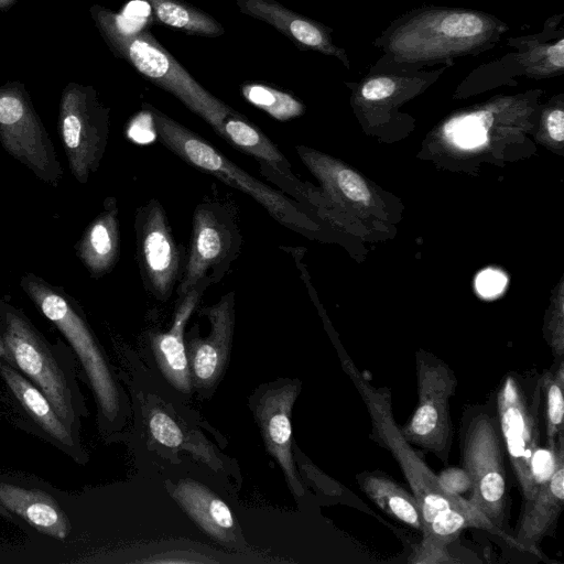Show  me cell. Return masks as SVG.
Returning a JSON list of instances; mask_svg holds the SVG:
<instances>
[{"label": "cell", "instance_id": "23", "mask_svg": "<svg viewBox=\"0 0 564 564\" xmlns=\"http://www.w3.org/2000/svg\"><path fill=\"white\" fill-rule=\"evenodd\" d=\"M356 480L366 496L383 512L423 533L422 511L412 492L380 470L359 473Z\"/></svg>", "mask_w": 564, "mask_h": 564}, {"label": "cell", "instance_id": "28", "mask_svg": "<svg viewBox=\"0 0 564 564\" xmlns=\"http://www.w3.org/2000/svg\"><path fill=\"white\" fill-rule=\"evenodd\" d=\"M494 117L489 110H479L455 118L445 127V132L458 145L473 148L484 143Z\"/></svg>", "mask_w": 564, "mask_h": 564}, {"label": "cell", "instance_id": "24", "mask_svg": "<svg viewBox=\"0 0 564 564\" xmlns=\"http://www.w3.org/2000/svg\"><path fill=\"white\" fill-rule=\"evenodd\" d=\"M174 496L188 514L218 540H227L235 524L229 507L206 487L192 480L181 481Z\"/></svg>", "mask_w": 564, "mask_h": 564}, {"label": "cell", "instance_id": "2", "mask_svg": "<svg viewBox=\"0 0 564 564\" xmlns=\"http://www.w3.org/2000/svg\"><path fill=\"white\" fill-rule=\"evenodd\" d=\"M506 30L500 20L479 11L429 8L395 20L376 45L386 53L381 61L403 69L478 54L495 45Z\"/></svg>", "mask_w": 564, "mask_h": 564}, {"label": "cell", "instance_id": "15", "mask_svg": "<svg viewBox=\"0 0 564 564\" xmlns=\"http://www.w3.org/2000/svg\"><path fill=\"white\" fill-rule=\"evenodd\" d=\"M0 377L13 400L44 438L77 463H85L87 457L79 435L65 424L44 393L2 358Z\"/></svg>", "mask_w": 564, "mask_h": 564}, {"label": "cell", "instance_id": "5", "mask_svg": "<svg viewBox=\"0 0 564 564\" xmlns=\"http://www.w3.org/2000/svg\"><path fill=\"white\" fill-rule=\"evenodd\" d=\"M19 284L37 310L62 333L78 358L102 423H116L122 410L121 395L78 302L63 288L31 272L25 273Z\"/></svg>", "mask_w": 564, "mask_h": 564}, {"label": "cell", "instance_id": "4", "mask_svg": "<svg viewBox=\"0 0 564 564\" xmlns=\"http://www.w3.org/2000/svg\"><path fill=\"white\" fill-rule=\"evenodd\" d=\"M90 14L115 55L223 135L224 120L232 108L204 88L150 32L127 28L120 15L100 6H93Z\"/></svg>", "mask_w": 564, "mask_h": 564}, {"label": "cell", "instance_id": "16", "mask_svg": "<svg viewBox=\"0 0 564 564\" xmlns=\"http://www.w3.org/2000/svg\"><path fill=\"white\" fill-rule=\"evenodd\" d=\"M235 292L230 291L214 305L202 308L200 313L210 322V334L188 340L192 372L200 386L215 382L224 368L235 324Z\"/></svg>", "mask_w": 564, "mask_h": 564}, {"label": "cell", "instance_id": "35", "mask_svg": "<svg viewBox=\"0 0 564 564\" xmlns=\"http://www.w3.org/2000/svg\"><path fill=\"white\" fill-rule=\"evenodd\" d=\"M546 129L550 137L557 142L564 139V111L562 109L552 110L546 117Z\"/></svg>", "mask_w": 564, "mask_h": 564}, {"label": "cell", "instance_id": "3", "mask_svg": "<svg viewBox=\"0 0 564 564\" xmlns=\"http://www.w3.org/2000/svg\"><path fill=\"white\" fill-rule=\"evenodd\" d=\"M0 358L37 387L65 424L79 435L87 408L76 380L74 355L63 343L52 344L22 310L3 300Z\"/></svg>", "mask_w": 564, "mask_h": 564}, {"label": "cell", "instance_id": "9", "mask_svg": "<svg viewBox=\"0 0 564 564\" xmlns=\"http://www.w3.org/2000/svg\"><path fill=\"white\" fill-rule=\"evenodd\" d=\"M417 404L412 415L399 426L403 438L434 454L447 465L453 423L449 400L457 388V378L451 367L432 354L420 350L415 355Z\"/></svg>", "mask_w": 564, "mask_h": 564}, {"label": "cell", "instance_id": "10", "mask_svg": "<svg viewBox=\"0 0 564 564\" xmlns=\"http://www.w3.org/2000/svg\"><path fill=\"white\" fill-rule=\"evenodd\" d=\"M110 109L93 86L68 83L61 95L57 130L72 175L86 184L104 158Z\"/></svg>", "mask_w": 564, "mask_h": 564}, {"label": "cell", "instance_id": "17", "mask_svg": "<svg viewBox=\"0 0 564 564\" xmlns=\"http://www.w3.org/2000/svg\"><path fill=\"white\" fill-rule=\"evenodd\" d=\"M236 4L242 13L272 25L297 46L335 56L349 67L345 51L333 43L330 31L317 21L275 0H236Z\"/></svg>", "mask_w": 564, "mask_h": 564}, {"label": "cell", "instance_id": "27", "mask_svg": "<svg viewBox=\"0 0 564 564\" xmlns=\"http://www.w3.org/2000/svg\"><path fill=\"white\" fill-rule=\"evenodd\" d=\"M241 95L250 104L280 121L299 117L305 110L304 105L293 95L263 84H245L241 86Z\"/></svg>", "mask_w": 564, "mask_h": 564}, {"label": "cell", "instance_id": "36", "mask_svg": "<svg viewBox=\"0 0 564 564\" xmlns=\"http://www.w3.org/2000/svg\"><path fill=\"white\" fill-rule=\"evenodd\" d=\"M19 0H0V10L7 11L11 9Z\"/></svg>", "mask_w": 564, "mask_h": 564}, {"label": "cell", "instance_id": "18", "mask_svg": "<svg viewBox=\"0 0 564 564\" xmlns=\"http://www.w3.org/2000/svg\"><path fill=\"white\" fill-rule=\"evenodd\" d=\"M297 390L295 383L268 390L257 405V416L269 451L284 469L289 484L302 492L291 454V410Z\"/></svg>", "mask_w": 564, "mask_h": 564}, {"label": "cell", "instance_id": "29", "mask_svg": "<svg viewBox=\"0 0 564 564\" xmlns=\"http://www.w3.org/2000/svg\"><path fill=\"white\" fill-rule=\"evenodd\" d=\"M149 429L154 440L170 448L178 447L183 433L177 423L164 411L154 409L149 416Z\"/></svg>", "mask_w": 564, "mask_h": 564}, {"label": "cell", "instance_id": "8", "mask_svg": "<svg viewBox=\"0 0 564 564\" xmlns=\"http://www.w3.org/2000/svg\"><path fill=\"white\" fill-rule=\"evenodd\" d=\"M495 409L505 447L523 503L535 496L540 479L534 457L541 444V387L538 379L516 372L503 377L495 394Z\"/></svg>", "mask_w": 564, "mask_h": 564}, {"label": "cell", "instance_id": "20", "mask_svg": "<svg viewBox=\"0 0 564 564\" xmlns=\"http://www.w3.org/2000/svg\"><path fill=\"white\" fill-rule=\"evenodd\" d=\"M210 284L208 279H203L178 300L172 327L169 332L154 335L152 339L154 355L162 371L182 391H187L191 388L184 328L202 295Z\"/></svg>", "mask_w": 564, "mask_h": 564}, {"label": "cell", "instance_id": "14", "mask_svg": "<svg viewBox=\"0 0 564 564\" xmlns=\"http://www.w3.org/2000/svg\"><path fill=\"white\" fill-rule=\"evenodd\" d=\"M551 473L540 480L532 500L522 503L512 536L518 550L541 556L540 542L551 534L564 505V438L553 449Z\"/></svg>", "mask_w": 564, "mask_h": 564}, {"label": "cell", "instance_id": "33", "mask_svg": "<svg viewBox=\"0 0 564 564\" xmlns=\"http://www.w3.org/2000/svg\"><path fill=\"white\" fill-rule=\"evenodd\" d=\"M475 284L482 297L490 299L498 296L505 290L507 276L499 270L487 269L477 275Z\"/></svg>", "mask_w": 564, "mask_h": 564}, {"label": "cell", "instance_id": "22", "mask_svg": "<svg viewBox=\"0 0 564 564\" xmlns=\"http://www.w3.org/2000/svg\"><path fill=\"white\" fill-rule=\"evenodd\" d=\"M221 138L253 156L260 163L262 174L273 182L286 189L295 184L291 165L280 150L259 128L235 109H231L224 120Z\"/></svg>", "mask_w": 564, "mask_h": 564}, {"label": "cell", "instance_id": "34", "mask_svg": "<svg viewBox=\"0 0 564 564\" xmlns=\"http://www.w3.org/2000/svg\"><path fill=\"white\" fill-rule=\"evenodd\" d=\"M437 478L442 487L449 494L462 495L471 488V481L463 467H447Z\"/></svg>", "mask_w": 564, "mask_h": 564}, {"label": "cell", "instance_id": "30", "mask_svg": "<svg viewBox=\"0 0 564 564\" xmlns=\"http://www.w3.org/2000/svg\"><path fill=\"white\" fill-rule=\"evenodd\" d=\"M448 544L430 539L422 538L408 558L409 563L440 564V563H457V558L453 557L447 550Z\"/></svg>", "mask_w": 564, "mask_h": 564}, {"label": "cell", "instance_id": "7", "mask_svg": "<svg viewBox=\"0 0 564 564\" xmlns=\"http://www.w3.org/2000/svg\"><path fill=\"white\" fill-rule=\"evenodd\" d=\"M144 108L156 138L184 162L250 195L281 225L293 229L305 227V215L290 198L248 174L200 135L153 106L144 104Z\"/></svg>", "mask_w": 564, "mask_h": 564}, {"label": "cell", "instance_id": "6", "mask_svg": "<svg viewBox=\"0 0 564 564\" xmlns=\"http://www.w3.org/2000/svg\"><path fill=\"white\" fill-rule=\"evenodd\" d=\"M460 453L462 467L471 481L468 501L498 529L509 533L506 453L495 404L465 410Z\"/></svg>", "mask_w": 564, "mask_h": 564}, {"label": "cell", "instance_id": "11", "mask_svg": "<svg viewBox=\"0 0 564 564\" xmlns=\"http://www.w3.org/2000/svg\"><path fill=\"white\" fill-rule=\"evenodd\" d=\"M0 143L40 181L57 187L63 167L23 83L0 85Z\"/></svg>", "mask_w": 564, "mask_h": 564}, {"label": "cell", "instance_id": "12", "mask_svg": "<svg viewBox=\"0 0 564 564\" xmlns=\"http://www.w3.org/2000/svg\"><path fill=\"white\" fill-rule=\"evenodd\" d=\"M242 237L234 208L219 202L198 204L193 214L189 250L177 284V301L200 280L219 282L238 257Z\"/></svg>", "mask_w": 564, "mask_h": 564}, {"label": "cell", "instance_id": "13", "mask_svg": "<svg viewBox=\"0 0 564 564\" xmlns=\"http://www.w3.org/2000/svg\"><path fill=\"white\" fill-rule=\"evenodd\" d=\"M134 228L144 286L158 300L166 301L180 282L185 260L158 199L152 198L138 209Z\"/></svg>", "mask_w": 564, "mask_h": 564}, {"label": "cell", "instance_id": "32", "mask_svg": "<svg viewBox=\"0 0 564 564\" xmlns=\"http://www.w3.org/2000/svg\"><path fill=\"white\" fill-rule=\"evenodd\" d=\"M399 80L388 74H381L366 80L360 89L364 99L369 101L383 100L391 97L398 89Z\"/></svg>", "mask_w": 564, "mask_h": 564}, {"label": "cell", "instance_id": "21", "mask_svg": "<svg viewBox=\"0 0 564 564\" xmlns=\"http://www.w3.org/2000/svg\"><path fill=\"white\" fill-rule=\"evenodd\" d=\"M0 503L43 534L64 540L70 523L57 501L37 488L0 478Z\"/></svg>", "mask_w": 564, "mask_h": 564}, {"label": "cell", "instance_id": "19", "mask_svg": "<svg viewBox=\"0 0 564 564\" xmlns=\"http://www.w3.org/2000/svg\"><path fill=\"white\" fill-rule=\"evenodd\" d=\"M118 216L116 198L107 197L102 210L88 224L74 246L77 258L94 279H100L109 273L119 260Z\"/></svg>", "mask_w": 564, "mask_h": 564}, {"label": "cell", "instance_id": "31", "mask_svg": "<svg viewBox=\"0 0 564 564\" xmlns=\"http://www.w3.org/2000/svg\"><path fill=\"white\" fill-rule=\"evenodd\" d=\"M335 181L338 188L354 202H362L367 204L371 198V194L365 181L355 172L341 169L336 172Z\"/></svg>", "mask_w": 564, "mask_h": 564}, {"label": "cell", "instance_id": "25", "mask_svg": "<svg viewBox=\"0 0 564 564\" xmlns=\"http://www.w3.org/2000/svg\"><path fill=\"white\" fill-rule=\"evenodd\" d=\"M142 1L149 4L153 19L166 26L207 37H217L225 33L217 20L184 0Z\"/></svg>", "mask_w": 564, "mask_h": 564}, {"label": "cell", "instance_id": "37", "mask_svg": "<svg viewBox=\"0 0 564 564\" xmlns=\"http://www.w3.org/2000/svg\"><path fill=\"white\" fill-rule=\"evenodd\" d=\"M0 516H2L3 518H6L7 520H10V521L14 520L13 514L9 510H7L1 503H0Z\"/></svg>", "mask_w": 564, "mask_h": 564}, {"label": "cell", "instance_id": "1", "mask_svg": "<svg viewBox=\"0 0 564 564\" xmlns=\"http://www.w3.org/2000/svg\"><path fill=\"white\" fill-rule=\"evenodd\" d=\"M343 364L368 410L372 438L392 454L421 508L423 538L449 545L463 530L480 529L518 550L510 533L492 524L468 499L449 494L442 487L437 475L401 435L393 419L390 390L372 386L351 360L346 359Z\"/></svg>", "mask_w": 564, "mask_h": 564}, {"label": "cell", "instance_id": "26", "mask_svg": "<svg viewBox=\"0 0 564 564\" xmlns=\"http://www.w3.org/2000/svg\"><path fill=\"white\" fill-rule=\"evenodd\" d=\"M541 405L546 445L552 452L564 438V360L555 359L552 367L540 376Z\"/></svg>", "mask_w": 564, "mask_h": 564}]
</instances>
